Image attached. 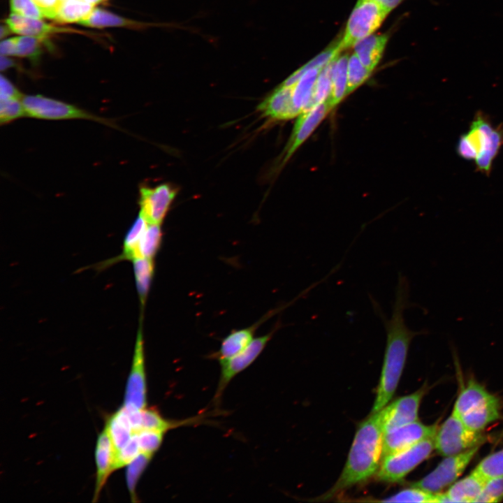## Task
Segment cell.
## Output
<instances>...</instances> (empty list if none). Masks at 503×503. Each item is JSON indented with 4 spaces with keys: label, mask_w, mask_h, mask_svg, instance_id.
I'll return each instance as SVG.
<instances>
[{
    "label": "cell",
    "mask_w": 503,
    "mask_h": 503,
    "mask_svg": "<svg viewBox=\"0 0 503 503\" xmlns=\"http://www.w3.org/2000/svg\"><path fill=\"white\" fill-rule=\"evenodd\" d=\"M409 293V280L399 272L390 318L384 314L377 301L370 296L372 308L381 319L386 335L381 377L372 412H377L388 404L400 381L412 340L427 333L425 329L412 330L405 323L404 311L412 305Z\"/></svg>",
    "instance_id": "6da1fadb"
},
{
    "label": "cell",
    "mask_w": 503,
    "mask_h": 503,
    "mask_svg": "<svg viewBox=\"0 0 503 503\" xmlns=\"http://www.w3.org/2000/svg\"><path fill=\"white\" fill-rule=\"evenodd\" d=\"M332 109L329 102L326 101L298 115L291 138L285 148L286 152L284 155L283 163L290 159Z\"/></svg>",
    "instance_id": "5bb4252c"
},
{
    "label": "cell",
    "mask_w": 503,
    "mask_h": 503,
    "mask_svg": "<svg viewBox=\"0 0 503 503\" xmlns=\"http://www.w3.org/2000/svg\"><path fill=\"white\" fill-rule=\"evenodd\" d=\"M94 6L84 0H64L57 10L54 20L64 23H80L89 16L94 9Z\"/></svg>",
    "instance_id": "f1b7e54d"
},
{
    "label": "cell",
    "mask_w": 503,
    "mask_h": 503,
    "mask_svg": "<svg viewBox=\"0 0 503 503\" xmlns=\"http://www.w3.org/2000/svg\"><path fill=\"white\" fill-rule=\"evenodd\" d=\"M152 455L141 452L127 465L126 479L132 502L138 501L136 493L137 483L150 462Z\"/></svg>",
    "instance_id": "e575fe53"
},
{
    "label": "cell",
    "mask_w": 503,
    "mask_h": 503,
    "mask_svg": "<svg viewBox=\"0 0 503 503\" xmlns=\"http://www.w3.org/2000/svg\"><path fill=\"white\" fill-rule=\"evenodd\" d=\"M265 117L273 120H288L300 113L293 101L292 87L280 85L258 106Z\"/></svg>",
    "instance_id": "9a60e30c"
},
{
    "label": "cell",
    "mask_w": 503,
    "mask_h": 503,
    "mask_svg": "<svg viewBox=\"0 0 503 503\" xmlns=\"http://www.w3.org/2000/svg\"><path fill=\"white\" fill-rule=\"evenodd\" d=\"M502 145L503 125L493 126L486 115L478 112L468 131L460 137L456 151L462 159L474 160L477 170L489 175Z\"/></svg>",
    "instance_id": "3957f363"
},
{
    "label": "cell",
    "mask_w": 503,
    "mask_h": 503,
    "mask_svg": "<svg viewBox=\"0 0 503 503\" xmlns=\"http://www.w3.org/2000/svg\"><path fill=\"white\" fill-rule=\"evenodd\" d=\"M341 51L339 43L332 45L325 51L316 56L314 59L307 63L305 65L300 68L289 78H287L282 85L286 87H292L302 75L307 70L312 68H318L322 69L330 61L338 57L340 52Z\"/></svg>",
    "instance_id": "4dcf8cb0"
},
{
    "label": "cell",
    "mask_w": 503,
    "mask_h": 503,
    "mask_svg": "<svg viewBox=\"0 0 503 503\" xmlns=\"http://www.w3.org/2000/svg\"><path fill=\"white\" fill-rule=\"evenodd\" d=\"M6 24L11 32L43 39H46L51 34L66 31L48 24L41 19L24 17L13 13L9 15Z\"/></svg>",
    "instance_id": "d6986e66"
},
{
    "label": "cell",
    "mask_w": 503,
    "mask_h": 503,
    "mask_svg": "<svg viewBox=\"0 0 503 503\" xmlns=\"http://www.w3.org/2000/svg\"><path fill=\"white\" fill-rule=\"evenodd\" d=\"M141 452L136 434L134 433L129 442L116 454L114 469L127 466Z\"/></svg>",
    "instance_id": "b9f144b4"
},
{
    "label": "cell",
    "mask_w": 503,
    "mask_h": 503,
    "mask_svg": "<svg viewBox=\"0 0 503 503\" xmlns=\"http://www.w3.org/2000/svg\"><path fill=\"white\" fill-rule=\"evenodd\" d=\"M22 100H0V122L1 124L26 116Z\"/></svg>",
    "instance_id": "60d3db41"
},
{
    "label": "cell",
    "mask_w": 503,
    "mask_h": 503,
    "mask_svg": "<svg viewBox=\"0 0 503 503\" xmlns=\"http://www.w3.org/2000/svg\"><path fill=\"white\" fill-rule=\"evenodd\" d=\"M10 32H11V31L6 24L5 25H1L0 31L1 38L2 39L3 37L6 36Z\"/></svg>",
    "instance_id": "681fc988"
},
{
    "label": "cell",
    "mask_w": 503,
    "mask_h": 503,
    "mask_svg": "<svg viewBox=\"0 0 503 503\" xmlns=\"http://www.w3.org/2000/svg\"><path fill=\"white\" fill-rule=\"evenodd\" d=\"M371 72L361 63L355 53L352 54L348 61L347 94L362 85L368 78Z\"/></svg>",
    "instance_id": "8d00e7d4"
},
{
    "label": "cell",
    "mask_w": 503,
    "mask_h": 503,
    "mask_svg": "<svg viewBox=\"0 0 503 503\" xmlns=\"http://www.w3.org/2000/svg\"><path fill=\"white\" fill-rule=\"evenodd\" d=\"M426 391V386H423L395 399L379 411L384 433L418 421L419 407Z\"/></svg>",
    "instance_id": "30bf717a"
},
{
    "label": "cell",
    "mask_w": 503,
    "mask_h": 503,
    "mask_svg": "<svg viewBox=\"0 0 503 503\" xmlns=\"http://www.w3.org/2000/svg\"><path fill=\"white\" fill-rule=\"evenodd\" d=\"M378 3H379L381 6H382L384 8H385L388 11H391L393 8L396 7L401 1L402 0H372Z\"/></svg>",
    "instance_id": "7dc6e473"
},
{
    "label": "cell",
    "mask_w": 503,
    "mask_h": 503,
    "mask_svg": "<svg viewBox=\"0 0 503 503\" xmlns=\"http://www.w3.org/2000/svg\"><path fill=\"white\" fill-rule=\"evenodd\" d=\"M500 402L496 398L483 407L468 412L459 417L469 429L481 432L487 425L501 417Z\"/></svg>",
    "instance_id": "603a6c76"
},
{
    "label": "cell",
    "mask_w": 503,
    "mask_h": 503,
    "mask_svg": "<svg viewBox=\"0 0 503 503\" xmlns=\"http://www.w3.org/2000/svg\"><path fill=\"white\" fill-rule=\"evenodd\" d=\"M131 410H140L147 406V383L142 326H139L132 365L125 389L124 405Z\"/></svg>",
    "instance_id": "9c48e42d"
},
{
    "label": "cell",
    "mask_w": 503,
    "mask_h": 503,
    "mask_svg": "<svg viewBox=\"0 0 503 503\" xmlns=\"http://www.w3.org/2000/svg\"><path fill=\"white\" fill-rule=\"evenodd\" d=\"M438 424V421L425 425L417 421L384 433L382 458L434 437Z\"/></svg>",
    "instance_id": "8fae6325"
},
{
    "label": "cell",
    "mask_w": 503,
    "mask_h": 503,
    "mask_svg": "<svg viewBox=\"0 0 503 503\" xmlns=\"http://www.w3.org/2000/svg\"><path fill=\"white\" fill-rule=\"evenodd\" d=\"M42 10L45 17L54 20L61 0H34Z\"/></svg>",
    "instance_id": "f6af8a7d"
},
{
    "label": "cell",
    "mask_w": 503,
    "mask_h": 503,
    "mask_svg": "<svg viewBox=\"0 0 503 503\" xmlns=\"http://www.w3.org/2000/svg\"><path fill=\"white\" fill-rule=\"evenodd\" d=\"M486 481L472 471L470 474L457 480L445 493H439V503L476 502Z\"/></svg>",
    "instance_id": "ac0fdd59"
},
{
    "label": "cell",
    "mask_w": 503,
    "mask_h": 503,
    "mask_svg": "<svg viewBox=\"0 0 503 503\" xmlns=\"http://www.w3.org/2000/svg\"><path fill=\"white\" fill-rule=\"evenodd\" d=\"M17 37L10 38L1 41L0 44L1 55L11 56L17 53Z\"/></svg>",
    "instance_id": "bcb514c9"
},
{
    "label": "cell",
    "mask_w": 503,
    "mask_h": 503,
    "mask_svg": "<svg viewBox=\"0 0 503 503\" xmlns=\"http://www.w3.org/2000/svg\"><path fill=\"white\" fill-rule=\"evenodd\" d=\"M272 333L254 338L248 347L237 355L220 361L221 374L214 400L218 402L231 379L248 367L260 355L271 339Z\"/></svg>",
    "instance_id": "4fadbf2b"
},
{
    "label": "cell",
    "mask_w": 503,
    "mask_h": 503,
    "mask_svg": "<svg viewBox=\"0 0 503 503\" xmlns=\"http://www.w3.org/2000/svg\"><path fill=\"white\" fill-rule=\"evenodd\" d=\"M177 192V190L169 184H161L152 187L141 186L139 190V212L148 223L161 224Z\"/></svg>",
    "instance_id": "7c38bea8"
},
{
    "label": "cell",
    "mask_w": 503,
    "mask_h": 503,
    "mask_svg": "<svg viewBox=\"0 0 503 503\" xmlns=\"http://www.w3.org/2000/svg\"><path fill=\"white\" fill-rule=\"evenodd\" d=\"M124 408L135 433L143 430L165 432L175 425H178L163 418L154 409L145 407L140 410H131L124 407Z\"/></svg>",
    "instance_id": "ffe728a7"
},
{
    "label": "cell",
    "mask_w": 503,
    "mask_h": 503,
    "mask_svg": "<svg viewBox=\"0 0 503 503\" xmlns=\"http://www.w3.org/2000/svg\"><path fill=\"white\" fill-rule=\"evenodd\" d=\"M486 440L481 432L469 429L455 414L438 426L434 437L435 450L445 457L481 445Z\"/></svg>",
    "instance_id": "5b68a950"
},
{
    "label": "cell",
    "mask_w": 503,
    "mask_h": 503,
    "mask_svg": "<svg viewBox=\"0 0 503 503\" xmlns=\"http://www.w3.org/2000/svg\"><path fill=\"white\" fill-rule=\"evenodd\" d=\"M105 427L110 435L116 455L135 433L123 406L107 420Z\"/></svg>",
    "instance_id": "7402d4cb"
},
{
    "label": "cell",
    "mask_w": 503,
    "mask_h": 503,
    "mask_svg": "<svg viewBox=\"0 0 503 503\" xmlns=\"http://www.w3.org/2000/svg\"><path fill=\"white\" fill-rule=\"evenodd\" d=\"M22 94L3 75L0 78V100L22 99Z\"/></svg>",
    "instance_id": "ee69618b"
},
{
    "label": "cell",
    "mask_w": 503,
    "mask_h": 503,
    "mask_svg": "<svg viewBox=\"0 0 503 503\" xmlns=\"http://www.w3.org/2000/svg\"><path fill=\"white\" fill-rule=\"evenodd\" d=\"M472 472L486 481L503 476V449L483 458Z\"/></svg>",
    "instance_id": "836d02e7"
},
{
    "label": "cell",
    "mask_w": 503,
    "mask_h": 503,
    "mask_svg": "<svg viewBox=\"0 0 503 503\" xmlns=\"http://www.w3.org/2000/svg\"><path fill=\"white\" fill-rule=\"evenodd\" d=\"M254 332L253 327L233 331L223 340L215 358L220 362L242 351L254 340Z\"/></svg>",
    "instance_id": "cb8c5ba5"
},
{
    "label": "cell",
    "mask_w": 503,
    "mask_h": 503,
    "mask_svg": "<svg viewBox=\"0 0 503 503\" xmlns=\"http://www.w3.org/2000/svg\"><path fill=\"white\" fill-rule=\"evenodd\" d=\"M387 41L386 34L370 35L354 45V53L361 63L372 71L381 57Z\"/></svg>",
    "instance_id": "44dd1931"
},
{
    "label": "cell",
    "mask_w": 503,
    "mask_h": 503,
    "mask_svg": "<svg viewBox=\"0 0 503 503\" xmlns=\"http://www.w3.org/2000/svg\"><path fill=\"white\" fill-rule=\"evenodd\" d=\"M384 502H423L439 503V493H433L422 488L410 486L398 493L384 498Z\"/></svg>",
    "instance_id": "d6a6232c"
},
{
    "label": "cell",
    "mask_w": 503,
    "mask_h": 503,
    "mask_svg": "<svg viewBox=\"0 0 503 503\" xmlns=\"http://www.w3.org/2000/svg\"><path fill=\"white\" fill-rule=\"evenodd\" d=\"M95 457L96 476L93 502L97 500L108 477L115 470V450L105 427L97 439Z\"/></svg>",
    "instance_id": "2e32d148"
},
{
    "label": "cell",
    "mask_w": 503,
    "mask_h": 503,
    "mask_svg": "<svg viewBox=\"0 0 503 503\" xmlns=\"http://www.w3.org/2000/svg\"><path fill=\"white\" fill-rule=\"evenodd\" d=\"M335 59L321 70L307 110L329 99L332 91L333 66Z\"/></svg>",
    "instance_id": "1f68e13d"
},
{
    "label": "cell",
    "mask_w": 503,
    "mask_h": 503,
    "mask_svg": "<svg viewBox=\"0 0 503 503\" xmlns=\"http://www.w3.org/2000/svg\"><path fill=\"white\" fill-rule=\"evenodd\" d=\"M384 432L379 412L371 414L358 425L343 470L335 485L319 500H330L337 494L363 483L376 474L382 458Z\"/></svg>",
    "instance_id": "7a4b0ae2"
},
{
    "label": "cell",
    "mask_w": 503,
    "mask_h": 503,
    "mask_svg": "<svg viewBox=\"0 0 503 503\" xmlns=\"http://www.w3.org/2000/svg\"><path fill=\"white\" fill-rule=\"evenodd\" d=\"M388 10L372 0H358L348 20L344 34L339 42L341 50L354 45L371 35L381 25Z\"/></svg>",
    "instance_id": "8992f818"
},
{
    "label": "cell",
    "mask_w": 503,
    "mask_h": 503,
    "mask_svg": "<svg viewBox=\"0 0 503 503\" xmlns=\"http://www.w3.org/2000/svg\"><path fill=\"white\" fill-rule=\"evenodd\" d=\"M132 262L136 289L143 309L154 273V263L152 259L146 258H135Z\"/></svg>",
    "instance_id": "f546056e"
},
{
    "label": "cell",
    "mask_w": 503,
    "mask_h": 503,
    "mask_svg": "<svg viewBox=\"0 0 503 503\" xmlns=\"http://www.w3.org/2000/svg\"><path fill=\"white\" fill-rule=\"evenodd\" d=\"M161 240V224L149 223L133 250L131 260L138 258L153 259L160 247Z\"/></svg>",
    "instance_id": "4316f807"
},
{
    "label": "cell",
    "mask_w": 503,
    "mask_h": 503,
    "mask_svg": "<svg viewBox=\"0 0 503 503\" xmlns=\"http://www.w3.org/2000/svg\"><path fill=\"white\" fill-rule=\"evenodd\" d=\"M79 24L95 28L125 27L140 28L145 25L129 19L122 17L101 8H95L89 16Z\"/></svg>",
    "instance_id": "83f0119b"
},
{
    "label": "cell",
    "mask_w": 503,
    "mask_h": 503,
    "mask_svg": "<svg viewBox=\"0 0 503 503\" xmlns=\"http://www.w3.org/2000/svg\"><path fill=\"white\" fill-rule=\"evenodd\" d=\"M495 398L483 385L470 379L460 389L452 412L460 417L466 413L482 408Z\"/></svg>",
    "instance_id": "e0dca14e"
},
{
    "label": "cell",
    "mask_w": 503,
    "mask_h": 503,
    "mask_svg": "<svg viewBox=\"0 0 503 503\" xmlns=\"http://www.w3.org/2000/svg\"><path fill=\"white\" fill-rule=\"evenodd\" d=\"M64 1V0H61V1Z\"/></svg>",
    "instance_id": "816d5d0a"
},
{
    "label": "cell",
    "mask_w": 503,
    "mask_h": 503,
    "mask_svg": "<svg viewBox=\"0 0 503 503\" xmlns=\"http://www.w3.org/2000/svg\"><path fill=\"white\" fill-rule=\"evenodd\" d=\"M481 445L462 453L445 456L437 466L411 486L433 493H440L456 481L477 453Z\"/></svg>",
    "instance_id": "52a82bcc"
},
{
    "label": "cell",
    "mask_w": 503,
    "mask_h": 503,
    "mask_svg": "<svg viewBox=\"0 0 503 503\" xmlns=\"http://www.w3.org/2000/svg\"><path fill=\"white\" fill-rule=\"evenodd\" d=\"M84 1H87V3H89L95 6L96 4H97V3L103 1H104V0H84Z\"/></svg>",
    "instance_id": "f907efd6"
},
{
    "label": "cell",
    "mask_w": 503,
    "mask_h": 503,
    "mask_svg": "<svg viewBox=\"0 0 503 503\" xmlns=\"http://www.w3.org/2000/svg\"><path fill=\"white\" fill-rule=\"evenodd\" d=\"M435 437V436H434ZM435 450L434 437L425 439L402 451L382 458L375 474L386 483H397L428 459Z\"/></svg>",
    "instance_id": "277c9868"
},
{
    "label": "cell",
    "mask_w": 503,
    "mask_h": 503,
    "mask_svg": "<svg viewBox=\"0 0 503 503\" xmlns=\"http://www.w3.org/2000/svg\"><path fill=\"white\" fill-rule=\"evenodd\" d=\"M142 452L153 455L161 445L163 432L143 430L136 432Z\"/></svg>",
    "instance_id": "f35d334b"
},
{
    "label": "cell",
    "mask_w": 503,
    "mask_h": 503,
    "mask_svg": "<svg viewBox=\"0 0 503 503\" xmlns=\"http://www.w3.org/2000/svg\"><path fill=\"white\" fill-rule=\"evenodd\" d=\"M43 38L22 36L17 37L16 56L36 61L42 53Z\"/></svg>",
    "instance_id": "74e56055"
},
{
    "label": "cell",
    "mask_w": 503,
    "mask_h": 503,
    "mask_svg": "<svg viewBox=\"0 0 503 503\" xmlns=\"http://www.w3.org/2000/svg\"><path fill=\"white\" fill-rule=\"evenodd\" d=\"M26 116L50 120L82 119L109 124L107 119L97 117L75 105L42 95H27L22 98Z\"/></svg>",
    "instance_id": "ba28073f"
},
{
    "label": "cell",
    "mask_w": 503,
    "mask_h": 503,
    "mask_svg": "<svg viewBox=\"0 0 503 503\" xmlns=\"http://www.w3.org/2000/svg\"><path fill=\"white\" fill-rule=\"evenodd\" d=\"M347 54L337 57L333 63L332 91L328 101L332 108H335L347 94Z\"/></svg>",
    "instance_id": "484cf974"
},
{
    "label": "cell",
    "mask_w": 503,
    "mask_h": 503,
    "mask_svg": "<svg viewBox=\"0 0 503 503\" xmlns=\"http://www.w3.org/2000/svg\"><path fill=\"white\" fill-rule=\"evenodd\" d=\"M12 13L27 17L42 19L45 16L34 0H10Z\"/></svg>",
    "instance_id": "7bdbcfd3"
},
{
    "label": "cell",
    "mask_w": 503,
    "mask_h": 503,
    "mask_svg": "<svg viewBox=\"0 0 503 503\" xmlns=\"http://www.w3.org/2000/svg\"><path fill=\"white\" fill-rule=\"evenodd\" d=\"M503 500V476L487 481L476 502L494 503Z\"/></svg>",
    "instance_id": "ab89813d"
},
{
    "label": "cell",
    "mask_w": 503,
    "mask_h": 503,
    "mask_svg": "<svg viewBox=\"0 0 503 503\" xmlns=\"http://www.w3.org/2000/svg\"><path fill=\"white\" fill-rule=\"evenodd\" d=\"M321 69L312 68L302 75L292 86L293 101L300 113L307 110L317 77Z\"/></svg>",
    "instance_id": "d4e9b609"
},
{
    "label": "cell",
    "mask_w": 503,
    "mask_h": 503,
    "mask_svg": "<svg viewBox=\"0 0 503 503\" xmlns=\"http://www.w3.org/2000/svg\"><path fill=\"white\" fill-rule=\"evenodd\" d=\"M15 66V62L6 57V56L1 55V64L0 68L1 71H6Z\"/></svg>",
    "instance_id": "c3c4849f"
},
{
    "label": "cell",
    "mask_w": 503,
    "mask_h": 503,
    "mask_svg": "<svg viewBox=\"0 0 503 503\" xmlns=\"http://www.w3.org/2000/svg\"><path fill=\"white\" fill-rule=\"evenodd\" d=\"M148 224L146 219L139 212L138 216L125 235L123 242V252L115 259V261L124 259L131 260L133 250L146 230Z\"/></svg>",
    "instance_id": "d590c367"
}]
</instances>
